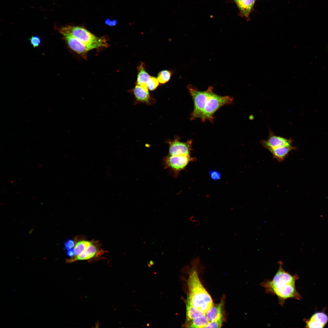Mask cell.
<instances>
[{"instance_id": "obj_1", "label": "cell", "mask_w": 328, "mask_h": 328, "mask_svg": "<svg viewBox=\"0 0 328 328\" xmlns=\"http://www.w3.org/2000/svg\"><path fill=\"white\" fill-rule=\"evenodd\" d=\"M278 263L279 268L273 279H265L260 285L264 288L266 293L277 296L279 304L283 306L286 300L291 298L300 300L301 296L295 286L296 280L299 278L297 275H292L286 271L281 260Z\"/></svg>"}, {"instance_id": "obj_2", "label": "cell", "mask_w": 328, "mask_h": 328, "mask_svg": "<svg viewBox=\"0 0 328 328\" xmlns=\"http://www.w3.org/2000/svg\"><path fill=\"white\" fill-rule=\"evenodd\" d=\"M187 284L189 292L187 299L195 308L206 313L214 303L211 296L201 283L194 267L190 271Z\"/></svg>"}, {"instance_id": "obj_3", "label": "cell", "mask_w": 328, "mask_h": 328, "mask_svg": "<svg viewBox=\"0 0 328 328\" xmlns=\"http://www.w3.org/2000/svg\"><path fill=\"white\" fill-rule=\"evenodd\" d=\"M60 32L63 35L70 36L85 44H100L105 47L108 46L104 37H97L83 27L67 26L61 28Z\"/></svg>"}, {"instance_id": "obj_4", "label": "cell", "mask_w": 328, "mask_h": 328, "mask_svg": "<svg viewBox=\"0 0 328 328\" xmlns=\"http://www.w3.org/2000/svg\"><path fill=\"white\" fill-rule=\"evenodd\" d=\"M233 101L229 96H221L215 94L213 91L209 94L205 104L201 119L202 121L208 120L212 121L214 113L222 106L231 104Z\"/></svg>"}, {"instance_id": "obj_5", "label": "cell", "mask_w": 328, "mask_h": 328, "mask_svg": "<svg viewBox=\"0 0 328 328\" xmlns=\"http://www.w3.org/2000/svg\"><path fill=\"white\" fill-rule=\"evenodd\" d=\"M187 87L193 100L194 105L190 119L192 120L197 118L201 119L208 97L213 91V88L210 86L206 91H201L192 85H188Z\"/></svg>"}, {"instance_id": "obj_6", "label": "cell", "mask_w": 328, "mask_h": 328, "mask_svg": "<svg viewBox=\"0 0 328 328\" xmlns=\"http://www.w3.org/2000/svg\"><path fill=\"white\" fill-rule=\"evenodd\" d=\"M193 159L190 155H168L163 158V163L165 169H169L173 172L175 176H177L179 172L184 169Z\"/></svg>"}, {"instance_id": "obj_7", "label": "cell", "mask_w": 328, "mask_h": 328, "mask_svg": "<svg viewBox=\"0 0 328 328\" xmlns=\"http://www.w3.org/2000/svg\"><path fill=\"white\" fill-rule=\"evenodd\" d=\"M69 47L77 53L85 56L87 52L94 49L104 47L100 44H87L80 41L74 37L68 35H63Z\"/></svg>"}, {"instance_id": "obj_8", "label": "cell", "mask_w": 328, "mask_h": 328, "mask_svg": "<svg viewBox=\"0 0 328 328\" xmlns=\"http://www.w3.org/2000/svg\"><path fill=\"white\" fill-rule=\"evenodd\" d=\"M179 139L177 138L173 140L167 141L169 146L168 155H190L192 150V140H189L186 142H183L179 141Z\"/></svg>"}, {"instance_id": "obj_9", "label": "cell", "mask_w": 328, "mask_h": 328, "mask_svg": "<svg viewBox=\"0 0 328 328\" xmlns=\"http://www.w3.org/2000/svg\"><path fill=\"white\" fill-rule=\"evenodd\" d=\"M270 134L267 140H262L260 142L261 144L268 150L270 149L292 146V140L291 139H287Z\"/></svg>"}, {"instance_id": "obj_10", "label": "cell", "mask_w": 328, "mask_h": 328, "mask_svg": "<svg viewBox=\"0 0 328 328\" xmlns=\"http://www.w3.org/2000/svg\"><path fill=\"white\" fill-rule=\"evenodd\" d=\"M256 0H234L238 8L239 15L248 21L249 15L252 10Z\"/></svg>"}, {"instance_id": "obj_11", "label": "cell", "mask_w": 328, "mask_h": 328, "mask_svg": "<svg viewBox=\"0 0 328 328\" xmlns=\"http://www.w3.org/2000/svg\"><path fill=\"white\" fill-rule=\"evenodd\" d=\"M133 92L136 100L138 102H149L150 97L147 87L136 84L133 89Z\"/></svg>"}, {"instance_id": "obj_12", "label": "cell", "mask_w": 328, "mask_h": 328, "mask_svg": "<svg viewBox=\"0 0 328 328\" xmlns=\"http://www.w3.org/2000/svg\"><path fill=\"white\" fill-rule=\"evenodd\" d=\"M223 301L213 305L206 313L209 322L217 320L223 316L222 314Z\"/></svg>"}, {"instance_id": "obj_13", "label": "cell", "mask_w": 328, "mask_h": 328, "mask_svg": "<svg viewBox=\"0 0 328 328\" xmlns=\"http://www.w3.org/2000/svg\"><path fill=\"white\" fill-rule=\"evenodd\" d=\"M97 247L92 244L81 254L73 258L67 260V261L68 262H71L76 260L88 259L95 256L97 253Z\"/></svg>"}, {"instance_id": "obj_14", "label": "cell", "mask_w": 328, "mask_h": 328, "mask_svg": "<svg viewBox=\"0 0 328 328\" xmlns=\"http://www.w3.org/2000/svg\"><path fill=\"white\" fill-rule=\"evenodd\" d=\"M295 149L294 147L291 146L270 149L268 150L278 161L281 162L284 160L289 152Z\"/></svg>"}, {"instance_id": "obj_15", "label": "cell", "mask_w": 328, "mask_h": 328, "mask_svg": "<svg viewBox=\"0 0 328 328\" xmlns=\"http://www.w3.org/2000/svg\"><path fill=\"white\" fill-rule=\"evenodd\" d=\"M186 324L194 319L205 315V313L200 311L193 306L187 299L186 303Z\"/></svg>"}, {"instance_id": "obj_16", "label": "cell", "mask_w": 328, "mask_h": 328, "mask_svg": "<svg viewBox=\"0 0 328 328\" xmlns=\"http://www.w3.org/2000/svg\"><path fill=\"white\" fill-rule=\"evenodd\" d=\"M137 69L138 73L136 84L147 87V82L150 76L145 70L143 63H141Z\"/></svg>"}, {"instance_id": "obj_17", "label": "cell", "mask_w": 328, "mask_h": 328, "mask_svg": "<svg viewBox=\"0 0 328 328\" xmlns=\"http://www.w3.org/2000/svg\"><path fill=\"white\" fill-rule=\"evenodd\" d=\"M209 322L205 315L194 319L186 324V326L192 328H205Z\"/></svg>"}, {"instance_id": "obj_18", "label": "cell", "mask_w": 328, "mask_h": 328, "mask_svg": "<svg viewBox=\"0 0 328 328\" xmlns=\"http://www.w3.org/2000/svg\"><path fill=\"white\" fill-rule=\"evenodd\" d=\"M92 243L90 241H78L74 246L75 255H78L83 252Z\"/></svg>"}, {"instance_id": "obj_19", "label": "cell", "mask_w": 328, "mask_h": 328, "mask_svg": "<svg viewBox=\"0 0 328 328\" xmlns=\"http://www.w3.org/2000/svg\"><path fill=\"white\" fill-rule=\"evenodd\" d=\"M324 326L328 320L327 316L323 312H318L314 314L311 318Z\"/></svg>"}, {"instance_id": "obj_20", "label": "cell", "mask_w": 328, "mask_h": 328, "mask_svg": "<svg viewBox=\"0 0 328 328\" xmlns=\"http://www.w3.org/2000/svg\"><path fill=\"white\" fill-rule=\"evenodd\" d=\"M171 73L167 70H163L160 71L158 73L157 79L160 83L164 84L167 82L170 79Z\"/></svg>"}, {"instance_id": "obj_21", "label": "cell", "mask_w": 328, "mask_h": 328, "mask_svg": "<svg viewBox=\"0 0 328 328\" xmlns=\"http://www.w3.org/2000/svg\"><path fill=\"white\" fill-rule=\"evenodd\" d=\"M146 84L148 89L150 91H153L155 90L158 86L159 82L157 78L150 76Z\"/></svg>"}, {"instance_id": "obj_22", "label": "cell", "mask_w": 328, "mask_h": 328, "mask_svg": "<svg viewBox=\"0 0 328 328\" xmlns=\"http://www.w3.org/2000/svg\"><path fill=\"white\" fill-rule=\"evenodd\" d=\"M223 316L219 319L209 322L205 328H220L223 321Z\"/></svg>"}, {"instance_id": "obj_23", "label": "cell", "mask_w": 328, "mask_h": 328, "mask_svg": "<svg viewBox=\"0 0 328 328\" xmlns=\"http://www.w3.org/2000/svg\"><path fill=\"white\" fill-rule=\"evenodd\" d=\"M306 326L307 327L311 328H323L324 326L323 325L311 318L307 322Z\"/></svg>"}, {"instance_id": "obj_24", "label": "cell", "mask_w": 328, "mask_h": 328, "mask_svg": "<svg viewBox=\"0 0 328 328\" xmlns=\"http://www.w3.org/2000/svg\"><path fill=\"white\" fill-rule=\"evenodd\" d=\"M29 40L31 44L34 48L39 46L41 43L40 39L36 36H32Z\"/></svg>"}, {"instance_id": "obj_25", "label": "cell", "mask_w": 328, "mask_h": 328, "mask_svg": "<svg viewBox=\"0 0 328 328\" xmlns=\"http://www.w3.org/2000/svg\"><path fill=\"white\" fill-rule=\"evenodd\" d=\"M209 174L212 179L214 181L220 179L221 178V174L216 170H210Z\"/></svg>"}, {"instance_id": "obj_26", "label": "cell", "mask_w": 328, "mask_h": 328, "mask_svg": "<svg viewBox=\"0 0 328 328\" xmlns=\"http://www.w3.org/2000/svg\"><path fill=\"white\" fill-rule=\"evenodd\" d=\"M75 241L73 240L68 239L64 243L63 249L67 250L73 248L75 246Z\"/></svg>"}, {"instance_id": "obj_27", "label": "cell", "mask_w": 328, "mask_h": 328, "mask_svg": "<svg viewBox=\"0 0 328 328\" xmlns=\"http://www.w3.org/2000/svg\"><path fill=\"white\" fill-rule=\"evenodd\" d=\"M105 22L108 25L110 26H115L117 24V22L116 20H111L109 19H107L105 21Z\"/></svg>"}, {"instance_id": "obj_28", "label": "cell", "mask_w": 328, "mask_h": 328, "mask_svg": "<svg viewBox=\"0 0 328 328\" xmlns=\"http://www.w3.org/2000/svg\"><path fill=\"white\" fill-rule=\"evenodd\" d=\"M67 255L69 257L72 258L74 255H75V252L74 248H72L67 250Z\"/></svg>"}]
</instances>
